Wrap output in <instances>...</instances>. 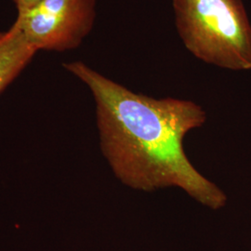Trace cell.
<instances>
[{
  "instance_id": "3957f363",
  "label": "cell",
  "mask_w": 251,
  "mask_h": 251,
  "mask_svg": "<svg viewBox=\"0 0 251 251\" xmlns=\"http://www.w3.org/2000/svg\"><path fill=\"white\" fill-rule=\"evenodd\" d=\"M96 17L97 0H42L14 24L37 52H65L82 45Z\"/></svg>"
},
{
  "instance_id": "5b68a950",
  "label": "cell",
  "mask_w": 251,
  "mask_h": 251,
  "mask_svg": "<svg viewBox=\"0 0 251 251\" xmlns=\"http://www.w3.org/2000/svg\"><path fill=\"white\" fill-rule=\"evenodd\" d=\"M17 11L18 15L24 14L30 9L35 8L36 5H38L42 0H12Z\"/></svg>"
},
{
  "instance_id": "7a4b0ae2",
  "label": "cell",
  "mask_w": 251,
  "mask_h": 251,
  "mask_svg": "<svg viewBox=\"0 0 251 251\" xmlns=\"http://www.w3.org/2000/svg\"><path fill=\"white\" fill-rule=\"evenodd\" d=\"M179 38L198 60L251 70V24L242 0H172Z\"/></svg>"
},
{
  "instance_id": "277c9868",
  "label": "cell",
  "mask_w": 251,
  "mask_h": 251,
  "mask_svg": "<svg viewBox=\"0 0 251 251\" xmlns=\"http://www.w3.org/2000/svg\"><path fill=\"white\" fill-rule=\"evenodd\" d=\"M37 53L28 44L18 26L13 25L0 35V93L6 90Z\"/></svg>"
},
{
  "instance_id": "6da1fadb",
  "label": "cell",
  "mask_w": 251,
  "mask_h": 251,
  "mask_svg": "<svg viewBox=\"0 0 251 251\" xmlns=\"http://www.w3.org/2000/svg\"><path fill=\"white\" fill-rule=\"evenodd\" d=\"M63 68L90 90L101 152L121 182L144 192L177 187L211 209L225 206L226 195L193 166L183 148L187 133L206 122L202 106L136 93L81 61Z\"/></svg>"
},
{
  "instance_id": "8992f818",
  "label": "cell",
  "mask_w": 251,
  "mask_h": 251,
  "mask_svg": "<svg viewBox=\"0 0 251 251\" xmlns=\"http://www.w3.org/2000/svg\"><path fill=\"white\" fill-rule=\"evenodd\" d=\"M1 33H2V32H0V35H1Z\"/></svg>"
}]
</instances>
